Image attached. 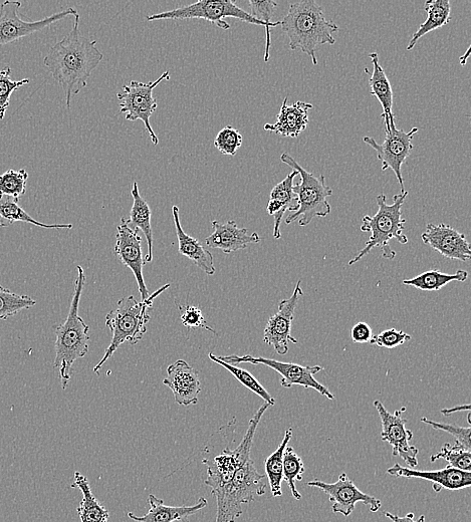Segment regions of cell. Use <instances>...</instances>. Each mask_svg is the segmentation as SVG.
<instances>
[{"label": "cell", "instance_id": "obj_31", "mask_svg": "<svg viewBox=\"0 0 471 522\" xmlns=\"http://www.w3.org/2000/svg\"><path fill=\"white\" fill-rule=\"evenodd\" d=\"M467 279L468 273L462 270H459L452 275L443 274L436 270H431L420 274L413 279L404 280L402 284L404 286L412 287L423 292H436L440 291L442 288L452 282L464 283Z\"/></svg>", "mask_w": 471, "mask_h": 522}, {"label": "cell", "instance_id": "obj_22", "mask_svg": "<svg viewBox=\"0 0 471 522\" xmlns=\"http://www.w3.org/2000/svg\"><path fill=\"white\" fill-rule=\"evenodd\" d=\"M148 503L150 509L145 515L138 516L133 512H128V517L136 522H190L189 517L205 508L208 501L206 498L201 497L198 502L192 506H170L166 505L163 499L158 498L154 494H150Z\"/></svg>", "mask_w": 471, "mask_h": 522}, {"label": "cell", "instance_id": "obj_38", "mask_svg": "<svg viewBox=\"0 0 471 522\" xmlns=\"http://www.w3.org/2000/svg\"><path fill=\"white\" fill-rule=\"evenodd\" d=\"M444 459L448 463V467L461 471L471 472V454L462 446L455 443L451 445L446 443L441 451L430 457L431 462Z\"/></svg>", "mask_w": 471, "mask_h": 522}, {"label": "cell", "instance_id": "obj_13", "mask_svg": "<svg viewBox=\"0 0 471 522\" xmlns=\"http://www.w3.org/2000/svg\"><path fill=\"white\" fill-rule=\"evenodd\" d=\"M418 128H412L409 132L397 129L396 124L390 126L386 132L385 140L382 144L369 136L363 138L364 143L373 148L377 153V158L382 163V171L391 169L399 182L401 192H404V179L402 176V165L411 155L414 148L412 140L418 133Z\"/></svg>", "mask_w": 471, "mask_h": 522}, {"label": "cell", "instance_id": "obj_28", "mask_svg": "<svg viewBox=\"0 0 471 522\" xmlns=\"http://www.w3.org/2000/svg\"><path fill=\"white\" fill-rule=\"evenodd\" d=\"M72 487H78L83 495L77 508L81 522H108L110 512L97 499L92 491L89 479L79 471L75 472Z\"/></svg>", "mask_w": 471, "mask_h": 522}, {"label": "cell", "instance_id": "obj_14", "mask_svg": "<svg viewBox=\"0 0 471 522\" xmlns=\"http://www.w3.org/2000/svg\"><path fill=\"white\" fill-rule=\"evenodd\" d=\"M374 407L379 413L382 425L381 439L392 446V455L401 458L410 468L418 465L417 447L410 445L413 432L407 429V420L402 417L406 411L403 407L390 413L379 400L374 401Z\"/></svg>", "mask_w": 471, "mask_h": 522}, {"label": "cell", "instance_id": "obj_29", "mask_svg": "<svg viewBox=\"0 0 471 522\" xmlns=\"http://www.w3.org/2000/svg\"><path fill=\"white\" fill-rule=\"evenodd\" d=\"M427 20L414 33L407 46V51L413 50L418 41L425 35L439 30L450 23L451 6L449 0H428L424 5Z\"/></svg>", "mask_w": 471, "mask_h": 522}, {"label": "cell", "instance_id": "obj_2", "mask_svg": "<svg viewBox=\"0 0 471 522\" xmlns=\"http://www.w3.org/2000/svg\"><path fill=\"white\" fill-rule=\"evenodd\" d=\"M281 26L290 40V49L301 50L311 58L314 66L319 63L318 48L335 45L334 35L339 31L335 23L327 20L323 7L315 0L292 3Z\"/></svg>", "mask_w": 471, "mask_h": 522}, {"label": "cell", "instance_id": "obj_25", "mask_svg": "<svg viewBox=\"0 0 471 522\" xmlns=\"http://www.w3.org/2000/svg\"><path fill=\"white\" fill-rule=\"evenodd\" d=\"M172 214L179 243V253L190 259L206 275L213 276L216 270L211 252L205 249L197 238L188 235L183 230L179 217V208L175 205L172 207Z\"/></svg>", "mask_w": 471, "mask_h": 522}, {"label": "cell", "instance_id": "obj_16", "mask_svg": "<svg viewBox=\"0 0 471 522\" xmlns=\"http://www.w3.org/2000/svg\"><path fill=\"white\" fill-rule=\"evenodd\" d=\"M138 230L132 229L126 218L122 217L117 227L114 253L121 263L132 271L135 276L142 302L149 299L143 268L145 259L142 250V237Z\"/></svg>", "mask_w": 471, "mask_h": 522}, {"label": "cell", "instance_id": "obj_15", "mask_svg": "<svg viewBox=\"0 0 471 522\" xmlns=\"http://www.w3.org/2000/svg\"><path fill=\"white\" fill-rule=\"evenodd\" d=\"M307 484L308 486L319 488L326 493L333 503L332 511L334 513H341L346 517L353 513L358 502L369 506L371 512L379 511L382 506L381 500L362 492L345 472L340 474L335 483H327L315 479Z\"/></svg>", "mask_w": 471, "mask_h": 522}, {"label": "cell", "instance_id": "obj_44", "mask_svg": "<svg viewBox=\"0 0 471 522\" xmlns=\"http://www.w3.org/2000/svg\"><path fill=\"white\" fill-rule=\"evenodd\" d=\"M373 330L365 322L357 323L351 330V339L355 344H370Z\"/></svg>", "mask_w": 471, "mask_h": 522}, {"label": "cell", "instance_id": "obj_47", "mask_svg": "<svg viewBox=\"0 0 471 522\" xmlns=\"http://www.w3.org/2000/svg\"><path fill=\"white\" fill-rule=\"evenodd\" d=\"M470 47L467 49L466 54L460 58V65L464 67L466 65V60L469 58Z\"/></svg>", "mask_w": 471, "mask_h": 522}, {"label": "cell", "instance_id": "obj_20", "mask_svg": "<svg viewBox=\"0 0 471 522\" xmlns=\"http://www.w3.org/2000/svg\"><path fill=\"white\" fill-rule=\"evenodd\" d=\"M387 473L395 477L419 478L433 482L435 492L442 488L447 490H460L471 486V472L461 471L450 467L441 470L421 471L403 467L398 463L390 467Z\"/></svg>", "mask_w": 471, "mask_h": 522}, {"label": "cell", "instance_id": "obj_26", "mask_svg": "<svg viewBox=\"0 0 471 522\" xmlns=\"http://www.w3.org/2000/svg\"><path fill=\"white\" fill-rule=\"evenodd\" d=\"M298 175L299 173L294 170L282 182L277 184L271 192L267 211L275 219L274 237L276 239L282 237L281 223L286 211L296 205L297 196L294 193V179Z\"/></svg>", "mask_w": 471, "mask_h": 522}, {"label": "cell", "instance_id": "obj_33", "mask_svg": "<svg viewBox=\"0 0 471 522\" xmlns=\"http://www.w3.org/2000/svg\"><path fill=\"white\" fill-rule=\"evenodd\" d=\"M209 359L226 369L235 379H237L243 386L261 397L267 404L274 406L276 404L275 398L268 392V390L247 370L241 369L237 366L227 364L218 359L213 354L208 355Z\"/></svg>", "mask_w": 471, "mask_h": 522}, {"label": "cell", "instance_id": "obj_30", "mask_svg": "<svg viewBox=\"0 0 471 522\" xmlns=\"http://www.w3.org/2000/svg\"><path fill=\"white\" fill-rule=\"evenodd\" d=\"M0 227H8L15 222H25L47 229H72L73 224H46L33 218L16 199L3 196L0 198Z\"/></svg>", "mask_w": 471, "mask_h": 522}, {"label": "cell", "instance_id": "obj_42", "mask_svg": "<svg viewBox=\"0 0 471 522\" xmlns=\"http://www.w3.org/2000/svg\"><path fill=\"white\" fill-rule=\"evenodd\" d=\"M411 340V336L403 331L390 329L373 336L370 344L378 348L392 350Z\"/></svg>", "mask_w": 471, "mask_h": 522}, {"label": "cell", "instance_id": "obj_6", "mask_svg": "<svg viewBox=\"0 0 471 522\" xmlns=\"http://www.w3.org/2000/svg\"><path fill=\"white\" fill-rule=\"evenodd\" d=\"M265 478L266 475L261 474L255 462L250 459L235 472L229 483L211 490L217 505L215 522L237 521L244 513V504H249L256 497L266 494Z\"/></svg>", "mask_w": 471, "mask_h": 522}, {"label": "cell", "instance_id": "obj_45", "mask_svg": "<svg viewBox=\"0 0 471 522\" xmlns=\"http://www.w3.org/2000/svg\"><path fill=\"white\" fill-rule=\"evenodd\" d=\"M384 515L388 517L392 522H425V516L420 515L417 519L415 518V514L410 512L403 517H400L396 514H392L388 511L384 512Z\"/></svg>", "mask_w": 471, "mask_h": 522}, {"label": "cell", "instance_id": "obj_35", "mask_svg": "<svg viewBox=\"0 0 471 522\" xmlns=\"http://www.w3.org/2000/svg\"><path fill=\"white\" fill-rule=\"evenodd\" d=\"M305 471L303 459L295 452L293 447H287L284 453V479L288 482L292 495L296 500H301L302 498L296 483L303 480Z\"/></svg>", "mask_w": 471, "mask_h": 522}, {"label": "cell", "instance_id": "obj_27", "mask_svg": "<svg viewBox=\"0 0 471 522\" xmlns=\"http://www.w3.org/2000/svg\"><path fill=\"white\" fill-rule=\"evenodd\" d=\"M133 205L130 212V219H127L129 226L134 230H141L147 239V254L144 257L145 263L153 260V230L151 225L152 211L147 201L141 196L138 183L134 182L131 190Z\"/></svg>", "mask_w": 471, "mask_h": 522}, {"label": "cell", "instance_id": "obj_9", "mask_svg": "<svg viewBox=\"0 0 471 522\" xmlns=\"http://www.w3.org/2000/svg\"><path fill=\"white\" fill-rule=\"evenodd\" d=\"M225 18L237 19L247 24L263 26L266 28L264 23L256 20L251 14L232 2V0H200V2L180 9L147 16L146 20L148 22L166 20H204L223 31H227L230 29V26L224 21Z\"/></svg>", "mask_w": 471, "mask_h": 522}, {"label": "cell", "instance_id": "obj_24", "mask_svg": "<svg viewBox=\"0 0 471 522\" xmlns=\"http://www.w3.org/2000/svg\"><path fill=\"white\" fill-rule=\"evenodd\" d=\"M369 58L373 64V72L370 73L365 69V73L370 76L369 86L371 95L375 97L381 104L383 113L381 118L385 125V131L390 129V126L396 124V118L393 115L394 94L391 83L379 63V56L377 53H372Z\"/></svg>", "mask_w": 471, "mask_h": 522}, {"label": "cell", "instance_id": "obj_36", "mask_svg": "<svg viewBox=\"0 0 471 522\" xmlns=\"http://www.w3.org/2000/svg\"><path fill=\"white\" fill-rule=\"evenodd\" d=\"M29 173L26 169H11L0 175V198L9 196L17 201L26 194Z\"/></svg>", "mask_w": 471, "mask_h": 522}, {"label": "cell", "instance_id": "obj_32", "mask_svg": "<svg viewBox=\"0 0 471 522\" xmlns=\"http://www.w3.org/2000/svg\"><path fill=\"white\" fill-rule=\"evenodd\" d=\"M293 437V429L285 432L284 439L278 449L270 455L265 462L266 476L269 479L271 491L274 497L283 495L282 483L284 480V453Z\"/></svg>", "mask_w": 471, "mask_h": 522}, {"label": "cell", "instance_id": "obj_19", "mask_svg": "<svg viewBox=\"0 0 471 522\" xmlns=\"http://www.w3.org/2000/svg\"><path fill=\"white\" fill-rule=\"evenodd\" d=\"M173 393L175 402L181 406L195 405L202 391L198 372L187 362L178 360L167 368V378L163 380Z\"/></svg>", "mask_w": 471, "mask_h": 522}, {"label": "cell", "instance_id": "obj_4", "mask_svg": "<svg viewBox=\"0 0 471 522\" xmlns=\"http://www.w3.org/2000/svg\"><path fill=\"white\" fill-rule=\"evenodd\" d=\"M408 191L400 192L393 197V203L387 204L385 194H379L376 198L378 211L374 216L365 215L361 230L370 233V238L365 247L349 261V266H354L368 255L372 249L379 247L386 259H394L396 252L391 249L389 243L396 239L401 244H407L408 238L404 235L406 220L402 215V206L408 196Z\"/></svg>", "mask_w": 471, "mask_h": 522}, {"label": "cell", "instance_id": "obj_43", "mask_svg": "<svg viewBox=\"0 0 471 522\" xmlns=\"http://www.w3.org/2000/svg\"><path fill=\"white\" fill-rule=\"evenodd\" d=\"M179 311L181 312L180 320L186 328H199L217 335V333L207 325L203 313L198 307L180 306Z\"/></svg>", "mask_w": 471, "mask_h": 522}, {"label": "cell", "instance_id": "obj_34", "mask_svg": "<svg viewBox=\"0 0 471 522\" xmlns=\"http://www.w3.org/2000/svg\"><path fill=\"white\" fill-rule=\"evenodd\" d=\"M36 304L31 297L18 295L0 286V322L7 321Z\"/></svg>", "mask_w": 471, "mask_h": 522}, {"label": "cell", "instance_id": "obj_5", "mask_svg": "<svg viewBox=\"0 0 471 522\" xmlns=\"http://www.w3.org/2000/svg\"><path fill=\"white\" fill-rule=\"evenodd\" d=\"M169 287V284L164 286L144 302H138L134 297L123 298L116 309L106 316V326L112 334V341L103 359L94 368L96 374L100 373L101 368L124 343L134 346L143 339L151 319L153 301Z\"/></svg>", "mask_w": 471, "mask_h": 522}, {"label": "cell", "instance_id": "obj_41", "mask_svg": "<svg viewBox=\"0 0 471 522\" xmlns=\"http://www.w3.org/2000/svg\"><path fill=\"white\" fill-rule=\"evenodd\" d=\"M421 422L431 426L435 430H440L443 432H447L455 438V442L465 448L466 450H471L470 445V433L471 428L468 427H460L453 424H446L441 422H435L432 420H428L426 417L421 418Z\"/></svg>", "mask_w": 471, "mask_h": 522}, {"label": "cell", "instance_id": "obj_7", "mask_svg": "<svg viewBox=\"0 0 471 522\" xmlns=\"http://www.w3.org/2000/svg\"><path fill=\"white\" fill-rule=\"evenodd\" d=\"M281 161L296 170L301 181L294 185L297 204L290 209L286 218L287 224L299 221L300 226H308L316 217H326L331 213L328 198L333 195V189L326 183L324 175L319 177L304 169L290 154L283 153Z\"/></svg>", "mask_w": 471, "mask_h": 522}, {"label": "cell", "instance_id": "obj_12", "mask_svg": "<svg viewBox=\"0 0 471 522\" xmlns=\"http://www.w3.org/2000/svg\"><path fill=\"white\" fill-rule=\"evenodd\" d=\"M21 8L22 3L11 2V0H7L0 6V46L18 42L67 17L79 15L74 8H69L41 21H30L23 19L24 16L20 13Z\"/></svg>", "mask_w": 471, "mask_h": 522}, {"label": "cell", "instance_id": "obj_46", "mask_svg": "<svg viewBox=\"0 0 471 522\" xmlns=\"http://www.w3.org/2000/svg\"><path fill=\"white\" fill-rule=\"evenodd\" d=\"M462 411H470V406L467 404V405H463V406H457V407H453V408H449V409H442L441 410V413L444 415V416H449L453 413H456V412H462Z\"/></svg>", "mask_w": 471, "mask_h": 522}, {"label": "cell", "instance_id": "obj_17", "mask_svg": "<svg viewBox=\"0 0 471 522\" xmlns=\"http://www.w3.org/2000/svg\"><path fill=\"white\" fill-rule=\"evenodd\" d=\"M302 281L295 287L293 295L283 300L279 305V311L270 318L264 332V342L273 347L277 354L285 356L289 352V343L298 344V340L292 337L294 315L300 299L304 296Z\"/></svg>", "mask_w": 471, "mask_h": 522}, {"label": "cell", "instance_id": "obj_3", "mask_svg": "<svg viewBox=\"0 0 471 522\" xmlns=\"http://www.w3.org/2000/svg\"><path fill=\"white\" fill-rule=\"evenodd\" d=\"M78 278L75 282V293L65 323L56 328L54 367L59 370L62 388L67 389L72 379V368L76 361L89 353L90 327L79 315V306L86 284V276L81 266L77 267Z\"/></svg>", "mask_w": 471, "mask_h": 522}, {"label": "cell", "instance_id": "obj_40", "mask_svg": "<svg viewBox=\"0 0 471 522\" xmlns=\"http://www.w3.org/2000/svg\"><path fill=\"white\" fill-rule=\"evenodd\" d=\"M243 141L244 137L238 129L225 126L218 132L214 140V147L222 155L235 156L242 147Z\"/></svg>", "mask_w": 471, "mask_h": 522}, {"label": "cell", "instance_id": "obj_21", "mask_svg": "<svg viewBox=\"0 0 471 522\" xmlns=\"http://www.w3.org/2000/svg\"><path fill=\"white\" fill-rule=\"evenodd\" d=\"M211 224L213 233L206 238L205 243L208 247L220 249L225 254L246 249L250 244L262 240L257 232L249 234L247 228H240L233 220L226 223L213 220Z\"/></svg>", "mask_w": 471, "mask_h": 522}, {"label": "cell", "instance_id": "obj_37", "mask_svg": "<svg viewBox=\"0 0 471 522\" xmlns=\"http://www.w3.org/2000/svg\"><path fill=\"white\" fill-rule=\"evenodd\" d=\"M250 6L252 9V16L264 23L266 25L267 32V44H266V52H265V62L269 63L271 55V28H275L281 25V22L273 23L272 19L274 14L278 9V4L273 2V0H268V2H257V0H251Z\"/></svg>", "mask_w": 471, "mask_h": 522}, {"label": "cell", "instance_id": "obj_18", "mask_svg": "<svg viewBox=\"0 0 471 522\" xmlns=\"http://www.w3.org/2000/svg\"><path fill=\"white\" fill-rule=\"evenodd\" d=\"M421 239L446 258L467 261L471 257L470 244L465 235L450 225L429 223Z\"/></svg>", "mask_w": 471, "mask_h": 522}, {"label": "cell", "instance_id": "obj_1", "mask_svg": "<svg viewBox=\"0 0 471 522\" xmlns=\"http://www.w3.org/2000/svg\"><path fill=\"white\" fill-rule=\"evenodd\" d=\"M80 16L68 36L53 46L44 60L54 80L61 86L70 109L73 98L88 86V80L104 59L97 41L84 37L80 30Z\"/></svg>", "mask_w": 471, "mask_h": 522}, {"label": "cell", "instance_id": "obj_23", "mask_svg": "<svg viewBox=\"0 0 471 522\" xmlns=\"http://www.w3.org/2000/svg\"><path fill=\"white\" fill-rule=\"evenodd\" d=\"M289 98L286 97L275 124H266L265 130L274 132L288 138H297L304 132L309 124V111L313 105L306 102H297L288 105Z\"/></svg>", "mask_w": 471, "mask_h": 522}, {"label": "cell", "instance_id": "obj_39", "mask_svg": "<svg viewBox=\"0 0 471 522\" xmlns=\"http://www.w3.org/2000/svg\"><path fill=\"white\" fill-rule=\"evenodd\" d=\"M11 76L12 69L10 67L0 71V120L5 119L13 94L31 82L30 79L14 81Z\"/></svg>", "mask_w": 471, "mask_h": 522}, {"label": "cell", "instance_id": "obj_8", "mask_svg": "<svg viewBox=\"0 0 471 522\" xmlns=\"http://www.w3.org/2000/svg\"><path fill=\"white\" fill-rule=\"evenodd\" d=\"M272 407L265 403L254 415L249 423L247 433L241 444L234 450L228 448L223 450L221 454L215 456L213 459H203L202 463L207 467V476L204 484L211 490L222 487L229 483L235 472L243 467L251 458L254 438L260 422Z\"/></svg>", "mask_w": 471, "mask_h": 522}, {"label": "cell", "instance_id": "obj_10", "mask_svg": "<svg viewBox=\"0 0 471 522\" xmlns=\"http://www.w3.org/2000/svg\"><path fill=\"white\" fill-rule=\"evenodd\" d=\"M170 80V72H164L156 81L141 83L132 81L123 87L122 92L117 94L120 102V113L125 115L126 120L144 123L153 145L157 146L159 139L150 124V118L157 109V101L153 96L154 89L163 81Z\"/></svg>", "mask_w": 471, "mask_h": 522}, {"label": "cell", "instance_id": "obj_11", "mask_svg": "<svg viewBox=\"0 0 471 522\" xmlns=\"http://www.w3.org/2000/svg\"><path fill=\"white\" fill-rule=\"evenodd\" d=\"M219 360L237 366L239 364L264 365L271 368L282 376L281 384L284 388L302 386L306 389H314L329 400H335L334 394L323 384L318 382L315 375L323 370L321 366H302L295 363H284L274 359L253 357L246 355L239 357L235 355L218 357Z\"/></svg>", "mask_w": 471, "mask_h": 522}]
</instances>
